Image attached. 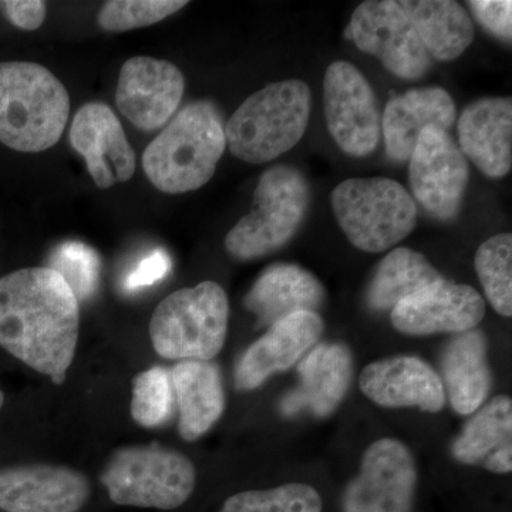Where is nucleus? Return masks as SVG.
Returning <instances> with one entry per match:
<instances>
[{
    "instance_id": "nucleus-1",
    "label": "nucleus",
    "mask_w": 512,
    "mask_h": 512,
    "mask_svg": "<svg viewBox=\"0 0 512 512\" xmlns=\"http://www.w3.org/2000/svg\"><path fill=\"white\" fill-rule=\"evenodd\" d=\"M79 301L55 269L25 268L0 278V346L62 384L79 340Z\"/></svg>"
},
{
    "instance_id": "nucleus-2",
    "label": "nucleus",
    "mask_w": 512,
    "mask_h": 512,
    "mask_svg": "<svg viewBox=\"0 0 512 512\" xmlns=\"http://www.w3.org/2000/svg\"><path fill=\"white\" fill-rule=\"evenodd\" d=\"M227 147L224 120L208 100L192 101L146 148L143 168L165 194H184L214 177Z\"/></svg>"
},
{
    "instance_id": "nucleus-3",
    "label": "nucleus",
    "mask_w": 512,
    "mask_h": 512,
    "mask_svg": "<svg viewBox=\"0 0 512 512\" xmlns=\"http://www.w3.org/2000/svg\"><path fill=\"white\" fill-rule=\"evenodd\" d=\"M70 114L66 87L45 66L0 63V143L40 153L62 137Z\"/></svg>"
},
{
    "instance_id": "nucleus-4",
    "label": "nucleus",
    "mask_w": 512,
    "mask_h": 512,
    "mask_svg": "<svg viewBox=\"0 0 512 512\" xmlns=\"http://www.w3.org/2000/svg\"><path fill=\"white\" fill-rule=\"evenodd\" d=\"M311 109V89L302 80L268 84L232 114L225 126L227 146L245 163H271L302 140Z\"/></svg>"
},
{
    "instance_id": "nucleus-5",
    "label": "nucleus",
    "mask_w": 512,
    "mask_h": 512,
    "mask_svg": "<svg viewBox=\"0 0 512 512\" xmlns=\"http://www.w3.org/2000/svg\"><path fill=\"white\" fill-rule=\"evenodd\" d=\"M311 201V185L298 168H269L256 185L254 208L228 232L225 249L239 261L278 251L301 229Z\"/></svg>"
},
{
    "instance_id": "nucleus-6",
    "label": "nucleus",
    "mask_w": 512,
    "mask_h": 512,
    "mask_svg": "<svg viewBox=\"0 0 512 512\" xmlns=\"http://www.w3.org/2000/svg\"><path fill=\"white\" fill-rule=\"evenodd\" d=\"M229 302L217 282L171 293L157 306L150 320L154 350L168 360L210 362L224 346L228 332Z\"/></svg>"
},
{
    "instance_id": "nucleus-7",
    "label": "nucleus",
    "mask_w": 512,
    "mask_h": 512,
    "mask_svg": "<svg viewBox=\"0 0 512 512\" xmlns=\"http://www.w3.org/2000/svg\"><path fill=\"white\" fill-rule=\"evenodd\" d=\"M332 208L353 247L370 254L393 248L417 225L416 201L392 178H349L333 190Z\"/></svg>"
},
{
    "instance_id": "nucleus-8",
    "label": "nucleus",
    "mask_w": 512,
    "mask_h": 512,
    "mask_svg": "<svg viewBox=\"0 0 512 512\" xmlns=\"http://www.w3.org/2000/svg\"><path fill=\"white\" fill-rule=\"evenodd\" d=\"M100 480L114 504L168 511L187 503L197 471L178 451L147 444L117 450Z\"/></svg>"
},
{
    "instance_id": "nucleus-9",
    "label": "nucleus",
    "mask_w": 512,
    "mask_h": 512,
    "mask_svg": "<svg viewBox=\"0 0 512 512\" xmlns=\"http://www.w3.org/2000/svg\"><path fill=\"white\" fill-rule=\"evenodd\" d=\"M323 109L330 136L343 153L370 156L382 138V111L372 84L350 62L330 64L323 77Z\"/></svg>"
},
{
    "instance_id": "nucleus-10",
    "label": "nucleus",
    "mask_w": 512,
    "mask_h": 512,
    "mask_svg": "<svg viewBox=\"0 0 512 512\" xmlns=\"http://www.w3.org/2000/svg\"><path fill=\"white\" fill-rule=\"evenodd\" d=\"M345 37L353 40L362 52L377 57L399 79L419 80L430 70L433 59L424 49L402 0L360 3Z\"/></svg>"
},
{
    "instance_id": "nucleus-11",
    "label": "nucleus",
    "mask_w": 512,
    "mask_h": 512,
    "mask_svg": "<svg viewBox=\"0 0 512 512\" xmlns=\"http://www.w3.org/2000/svg\"><path fill=\"white\" fill-rule=\"evenodd\" d=\"M409 161L410 185L421 207L436 220L456 218L470 180V165L450 133L426 128Z\"/></svg>"
},
{
    "instance_id": "nucleus-12",
    "label": "nucleus",
    "mask_w": 512,
    "mask_h": 512,
    "mask_svg": "<svg viewBox=\"0 0 512 512\" xmlns=\"http://www.w3.org/2000/svg\"><path fill=\"white\" fill-rule=\"evenodd\" d=\"M416 485V463L409 448L396 439L377 440L343 491V512H413Z\"/></svg>"
},
{
    "instance_id": "nucleus-13",
    "label": "nucleus",
    "mask_w": 512,
    "mask_h": 512,
    "mask_svg": "<svg viewBox=\"0 0 512 512\" xmlns=\"http://www.w3.org/2000/svg\"><path fill=\"white\" fill-rule=\"evenodd\" d=\"M184 90V74L175 64L153 57H131L120 70L117 109L138 130H158L180 107Z\"/></svg>"
},
{
    "instance_id": "nucleus-14",
    "label": "nucleus",
    "mask_w": 512,
    "mask_h": 512,
    "mask_svg": "<svg viewBox=\"0 0 512 512\" xmlns=\"http://www.w3.org/2000/svg\"><path fill=\"white\" fill-rule=\"evenodd\" d=\"M70 146L86 160L94 184L101 190L127 183L136 173L137 157L116 113L104 103L84 104L74 114Z\"/></svg>"
},
{
    "instance_id": "nucleus-15",
    "label": "nucleus",
    "mask_w": 512,
    "mask_h": 512,
    "mask_svg": "<svg viewBox=\"0 0 512 512\" xmlns=\"http://www.w3.org/2000/svg\"><path fill=\"white\" fill-rule=\"evenodd\" d=\"M92 488L79 471L52 464L0 470V510L6 512H79Z\"/></svg>"
},
{
    "instance_id": "nucleus-16",
    "label": "nucleus",
    "mask_w": 512,
    "mask_h": 512,
    "mask_svg": "<svg viewBox=\"0 0 512 512\" xmlns=\"http://www.w3.org/2000/svg\"><path fill=\"white\" fill-rule=\"evenodd\" d=\"M484 315L485 302L476 289L443 279L400 302L390 319L394 329L403 335L429 336L468 332Z\"/></svg>"
},
{
    "instance_id": "nucleus-17",
    "label": "nucleus",
    "mask_w": 512,
    "mask_h": 512,
    "mask_svg": "<svg viewBox=\"0 0 512 512\" xmlns=\"http://www.w3.org/2000/svg\"><path fill=\"white\" fill-rule=\"evenodd\" d=\"M359 383L367 399L386 409L414 407L421 412L439 413L446 406L441 377L420 357L377 360L362 370Z\"/></svg>"
},
{
    "instance_id": "nucleus-18",
    "label": "nucleus",
    "mask_w": 512,
    "mask_h": 512,
    "mask_svg": "<svg viewBox=\"0 0 512 512\" xmlns=\"http://www.w3.org/2000/svg\"><path fill=\"white\" fill-rule=\"evenodd\" d=\"M325 323L316 312H301L269 326L239 359L235 384L254 390L269 377L286 372L319 342Z\"/></svg>"
},
{
    "instance_id": "nucleus-19",
    "label": "nucleus",
    "mask_w": 512,
    "mask_h": 512,
    "mask_svg": "<svg viewBox=\"0 0 512 512\" xmlns=\"http://www.w3.org/2000/svg\"><path fill=\"white\" fill-rule=\"evenodd\" d=\"M298 375V387L282 400V413L328 417L348 394L353 377L352 353L340 343L315 346L299 363Z\"/></svg>"
},
{
    "instance_id": "nucleus-20",
    "label": "nucleus",
    "mask_w": 512,
    "mask_h": 512,
    "mask_svg": "<svg viewBox=\"0 0 512 512\" xmlns=\"http://www.w3.org/2000/svg\"><path fill=\"white\" fill-rule=\"evenodd\" d=\"M453 97L441 87H420L393 94L382 114V134L387 156L409 161L420 134L426 128L448 131L456 123Z\"/></svg>"
},
{
    "instance_id": "nucleus-21",
    "label": "nucleus",
    "mask_w": 512,
    "mask_h": 512,
    "mask_svg": "<svg viewBox=\"0 0 512 512\" xmlns=\"http://www.w3.org/2000/svg\"><path fill=\"white\" fill-rule=\"evenodd\" d=\"M461 151L490 178H503L512 167V100L487 97L474 101L457 124Z\"/></svg>"
},
{
    "instance_id": "nucleus-22",
    "label": "nucleus",
    "mask_w": 512,
    "mask_h": 512,
    "mask_svg": "<svg viewBox=\"0 0 512 512\" xmlns=\"http://www.w3.org/2000/svg\"><path fill=\"white\" fill-rule=\"evenodd\" d=\"M325 301V288L302 266H268L245 296V308L264 326L301 312H316Z\"/></svg>"
},
{
    "instance_id": "nucleus-23",
    "label": "nucleus",
    "mask_w": 512,
    "mask_h": 512,
    "mask_svg": "<svg viewBox=\"0 0 512 512\" xmlns=\"http://www.w3.org/2000/svg\"><path fill=\"white\" fill-rule=\"evenodd\" d=\"M170 376L180 436L185 441L200 439L224 413L220 370L211 362L187 360L178 362Z\"/></svg>"
},
{
    "instance_id": "nucleus-24",
    "label": "nucleus",
    "mask_w": 512,
    "mask_h": 512,
    "mask_svg": "<svg viewBox=\"0 0 512 512\" xmlns=\"http://www.w3.org/2000/svg\"><path fill=\"white\" fill-rule=\"evenodd\" d=\"M461 464L485 468L491 473L512 471V402L497 396L468 420L451 446Z\"/></svg>"
},
{
    "instance_id": "nucleus-25",
    "label": "nucleus",
    "mask_w": 512,
    "mask_h": 512,
    "mask_svg": "<svg viewBox=\"0 0 512 512\" xmlns=\"http://www.w3.org/2000/svg\"><path fill=\"white\" fill-rule=\"evenodd\" d=\"M443 386L454 412L470 416L487 400L493 375L487 362V343L480 330L458 333L441 359Z\"/></svg>"
},
{
    "instance_id": "nucleus-26",
    "label": "nucleus",
    "mask_w": 512,
    "mask_h": 512,
    "mask_svg": "<svg viewBox=\"0 0 512 512\" xmlns=\"http://www.w3.org/2000/svg\"><path fill=\"white\" fill-rule=\"evenodd\" d=\"M424 49L431 59L450 62L466 52L474 40L467 10L453 0H402Z\"/></svg>"
},
{
    "instance_id": "nucleus-27",
    "label": "nucleus",
    "mask_w": 512,
    "mask_h": 512,
    "mask_svg": "<svg viewBox=\"0 0 512 512\" xmlns=\"http://www.w3.org/2000/svg\"><path fill=\"white\" fill-rule=\"evenodd\" d=\"M443 276L429 259L410 248H396L377 266L366 292L372 311H393L400 302L439 284Z\"/></svg>"
},
{
    "instance_id": "nucleus-28",
    "label": "nucleus",
    "mask_w": 512,
    "mask_h": 512,
    "mask_svg": "<svg viewBox=\"0 0 512 512\" xmlns=\"http://www.w3.org/2000/svg\"><path fill=\"white\" fill-rule=\"evenodd\" d=\"M476 271L485 296L495 312L505 318L512 315V237L498 234L480 245Z\"/></svg>"
},
{
    "instance_id": "nucleus-29",
    "label": "nucleus",
    "mask_w": 512,
    "mask_h": 512,
    "mask_svg": "<svg viewBox=\"0 0 512 512\" xmlns=\"http://www.w3.org/2000/svg\"><path fill=\"white\" fill-rule=\"evenodd\" d=\"M322 497L312 485L285 484L271 490L244 491L229 497L218 512H322Z\"/></svg>"
},
{
    "instance_id": "nucleus-30",
    "label": "nucleus",
    "mask_w": 512,
    "mask_h": 512,
    "mask_svg": "<svg viewBox=\"0 0 512 512\" xmlns=\"http://www.w3.org/2000/svg\"><path fill=\"white\" fill-rule=\"evenodd\" d=\"M174 410L170 370L156 366L134 377L130 412L136 423L156 429L171 420Z\"/></svg>"
},
{
    "instance_id": "nucleus-31",
    "label": "nucleus",
    "mask_w": 512,
    "mask_h": 512,
    "mask_svg": "<svg viewBox=\"0 0 512 512\" xmlns=\"http://www.w3.org/2000/svg\"><path fill=\"white\" fill-rule=\"evenodd\" d=\"M187 5L184 0H110L101 8L97 22L106 32H128L156 25Z\"/></svg>"
},
{
    "instance_id": "nucleus-32",
    "label": "nucleus",
    "mask_w": 512,
    "mask_h": 512,
    "mask_svg": "<svg viewBox=\"0 0 512 512\" xmlns=\"http://www.w3.org/2000/svg\"><path fill=\"white\" fill-rule=\"evenodd\" d=\"M47 268L55 269L72 288L77 301L92 298L99 285L100 259L96 251L82 242H64L53 251Z\"/></svg>"
},
{
    "instance_id": "nucleus-33",
    "label": "nucleus",
    "mask_w": 512,
    "mask_h": 512,
    "mask_svg": "<svg viewBox=\"0 0 512 512\" xmlns=\"http://www.w3.org/2000/svg\"><path fill=\"white\" fill-rule=\"evenodd\" d=\"M471 12L488 32L504 42L512 39V2L510 0H474Z\"/></svg>"
},
{
    "instance_id": "nucleus-34",
    "label": "nucleus",
    "mask_w": 512,
    "mask_h": 512,
    "mask_svg": "<svg viewBox=\"0 0 512 512\" xmlns=\"http://www.w3.org/2000/svg\"><path fill=\"white\" fill-rule=\"evenodd\" d=\"M171 259L164 249H156L146 258L138 262L136 268L128 274L126 278L127 291H137V289L147 288L157 284L170 272Z\"/></svg>"
},
{
    "instance_id": "nucleus-35",
    "label": "nucleus",
    "mask_w": 512,
    "mask_h": 512,
    "mask_svg": "<svg viewBox=\"0 0 512 512\" xmlns=\"http://www.w3.org/2000/svg\"><path fill=\"white\" fill-rule=\"evenodd\" d=\"M6 18L22 30H36L45 22L47 6L42 0H6L0 2Z\"/></svg>"
},
{
    "instance_id": "nucleus-36",
    "label": "nucleus",
    "mask_w": 512,
    "mask_h": 512,
    "mask_svg": "<svg viewBox=\"0 0 512 512\" xmlns=\"http://www.w3.org/2000/svg\"><path fill=\"white\" fill-rule=\"evenodd\" d=\"M3 403H5V394L0 390V410H2Z\"/></svg>"
}]
</instances>
